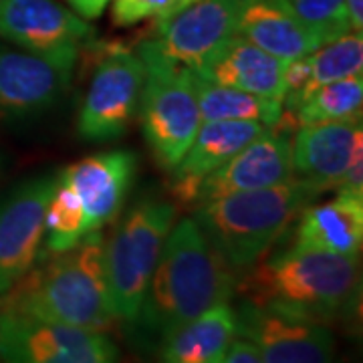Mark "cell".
Wrapping results in <instances>:
<instances>
[{"label": "cell", "instance_id": "6da1fadb", "mask_svg": "<svg viewBox=\"0 0 363 363\" xmlns=\"http://www.w3.org/2000/svg\"><path fill=\"white\" fill-rule=\"evenodd\" d=\"M238 274L234 295L252 305L331 325L355 317L362 297L357 257L289 247L267 252Z\"/></svg>", "mask_w": 363, "mask_h": 363}, {"label": "cell", "instance_id": "7a4b0ae2", "mask_svg": "<svg viewBox=\"0 0 363 363\" xmlns=\"http://www.w3.org/2000/svg\"><path fill=\"white\" fill-rule=\"evenodd\" d=\"M238 271L202 233L194 218L174 222L160 250L142 307L131 325L164 341L172 331L234 297Z\"/></svg>", "mask_w": 363, "mask_h": 363}, {"label": "cell", "instance_id": "3957f363", "mask_svg": "<svg viewBox=\"0 0 363 363\" xmlns=\"http://www.w3.org/2000/svg\"><path fill=\"white\" fill-rule=\"evenodd\" d=\"M104 252L101 230L85 234L65 252L40 250L30 271L0 295L2 311L107 331L117 317L105 279Z\"/></svg>", "mask_w": 363, "mask_h": 363}, {"label": "cell", "instance_id": "277c9868", "mask_svg": "<svg viewBox=\"0 0 363 363\" xmlns=\"http://www.w3.org/2000/svg\"><path fill=\"white\" fill-rule=\"evenodd\" d=\"M319 194L311 182L291 178L269 188L204 200L196 204L194 220L224 260L240 272L272 250Z\"/></svg>", "mask_w": 363, "mask_h": 363}, {"label": "cell", "instance_id": "5b68a950", "mask_svg": "<svg viewBox=\"0 0 363 363\" xmlns=\"http://www.w3.org/2000/svg\"><path fill=\"white\" fill-rule=\"evenodd\" d=\"M135 52L145 67L138 109L143 138L157 164L174 169L202 123L192 71L166 57L154 39L142 43Z\"/></svg>", "mask_w": 363, "mask_h": 363}, {"label": "cell", "instance_id": "8992f818", "mask_svg": "<svg viewBox=\"0 0 363 363\" xmlns=\"http://www.w3.org/2000/svg\"><path fill=\"white\" fill-rule=\"evenodd\" d=\"M176 214L178 210L168 200L142 198L105 242V279L117 321H135Z\"/></svg>", "mask_w": 363, "mask_h": 363}, {"label": "cell", "instance_id": "52a82bcc", "mask_svg": "<svg viewBox=\"0 0 363 363\" xmlns=\"http://www.w3.org/2000/svg\"><path fill=\"white\" fill-rule=\"evenodd\" d=\"M0 359L13 363H111L119 359L107 331L0 311Z\"/></svg>", "mask_w": 363, "mask_h": 363}, {"label": "cell", "instance_id": "ba28073f", "mask_svg": "<svg viewBox=\"0 0 363 363\" xmlns=\"http://www.w3.org/2000/svg\"><path fill=\"white\" fill-rule=\"evenodd\" d=\"M145 67L138 52L111 49L97 63L81 104L77 133L93 143L113 142L130 130L138 117Z\"/></svg>", "mask_w": 363, "mask_h": 363}, {"label": "cell", "instance_id": "9c48e42d", "mask_svg": "<svg viewBox=\"0 0 363 363\" xmlns=\"http://www.w3.org/2000/svg\"><path fill=\"white\" fill-rule=\"evenodd\" d=\"M95 28L57 0H0V39L16 49L77 63Z\"/></svg>", "mask_w": 363, "mask_h": 363}, {"label": "cell", "instance_id": "30bf717a", "mask_svg": "<svg viewBox=\"0 0 363 363\" xmlns=\"http://www.w3.org/2000/svg\"><path fill=\"white\" fill-rule=\"evenodd\" d=\"M57 180L55 174L30 178L0 200V295L37 262L45 242V210Z\"/></svg>", "mask_w": 363, "mask_h": 363}, {"label": "cell", "instance_id": "8fae6325", "mask_svg": "<svg viewBox=\"0 0 363 363\" xmlns=\"http://www.w3.org/2000/svg\"><path fill=\"white\" fill-rule=\"evenodd\" d=\"M236 335L250 339L260 351L262 363H325L335 353V337L329 325L295 315L238 303Z\"/></svg>", "mask_w": 363, "mask_h": 363}, {"label": "cell", "instance_id": "7c38bea8", "mask_svg": "<svg viewBox=\"0 0 363 363\" xmlns=\"http://www.w3.org/2000/svg\"><path fill=\"white\" fill-rule=\"evenodd\" d=\"M75 61L0 47V123L43 116L69 89Z\"/></svg>", "mask_w": 363, "mask_h": 363}, {"label": "cell", "instance_id": "4fadbf2b", "mask_svg": "<svg viewBox=\"0 0 363 363\" xmlns=\"http://www.w3.org/2000/svg\"><path fill=\"white\" fill-rule=\"evenodd\" d=\"M240 0H194L156 26L160 51L180 65H202L226 39L236 35Z\"/></svg>", "mask_w": 363, "mask_h": 363}, {"label": "cell", "instance_id": "5bb4252c", "mask_svg": "<svg viewBox=\"0 0 363 363\" xmlns=\"http://www.w3.org/2000/svg\"><path fill=\"white\" fill-rule=\"evenodd\" d=\"M138 172V156L128 150H109L65 168L59 178L75 192L85 214V233L104 230L128 198Z\"/></svg>", "mask_w": 363, "mask_h": 363}, {"label": "cell", "instance_id": "9a60e30c", "mask_svg": "<svg viewBox=\"0 0 363 363\" xmlns=\"http://www.w3.org/2000/svg\"><path fill=\"white\" fill-rule=\"evenodd\" d=\"M293 176L291 140L286 131L267 128L224 166L214 169L200 182L194 206L210 198L277 186L291 180Z\"/></svg>", "mask_w": 363, "mask_h": 363}, {"label": "cell", "instance_id": "2e32d148", "mask_svg": "<svg viewBox=\"0 0 363 363\" xmlns=\"http://www.w3.org/2000/svg\"><path fill=\"white\" fill-rule=\"evenodd\" d=\"M363 145L362 117L297 128L291 142L293 172L323 194L335 190L355 150Z\"/></svg>", "mask_w": 363, "mask_h": 363}, {"label": "cell", "instance_id": "e0dca14e", "mask_svg": "<svg viewBox=\"0 0 363 363\" xmlns=\"http://www.w3.org/2000/svg\"><path fill=\"white\" fill-rule=\"evenodd\" d=\"M264 130L267 125L259 121H202L188 152L184 154L180 164L172 169L174 194L188 204H194L200 182L214 169L224 166Z\"/></svg>", "mask_w": 363, "mask_h": 363}, {"label": "cell", "instance_id": "ac0fdd59", "mask_svg": "<svg viewBox=\"0 0 363 363\" xmlns=\"http://www.w3.org/2000/svg\"><path fill=\"white\" fill-rule=\"evenodd\" d=\"M285 61L262 51L250 40L234 35L222 43L196 73L222 85L262 95L269 99H285Z\"/></svg>", "mask_w": 363, "mask_h": 363}, {"label": "cell", "instance_id": "d6986e66", "mask_svg": "<svg viewBox=\"0 0 363 363\" xmlns=\"http://www.w3.org/2000/svg\"><path fill=\"white\" fill-rule=\"evenodd\" d=\"M236 35L285 63L319 49L289 0H240Z\"/></svg>", "mask_w": 363, "mask_h": 363}, {"label": "cell", "instance_id": "ffe728a7", "mask_svg": "<svg viewBox=\"0 0 363 363\" xmlns=\"http://www.w3.org/2000/svg\"><path fill=\"white\" fill-rule=\"evenodd\" d=\"M293 245L341 257H359L363 242V200L339 194L298 214Z\"/></svg>", "mask_w": 363, "mask_h": 363}, {"label": "cell", "instance_id": "44dd1931", "mask_svg": "<svg viewBox=\"0 0 363 363\" xmlns=\"http://www.w3.org/2000/svg\"><path fill=\"white\" fill-rule=\"evenodd\" d=\"M236 337V313L230 303L214 305L162 341L160 359L168 363H222Z\"/></svg>", "mask_w": 363, "mask_h": 363}, {"label": "cell", "instance_id": "7402d4cb", "mask_svg": "<svg viewBox=\"0 0 363 363\" xmlns=\"http://www.w3.org/2000/svg\"><path fill=\"white\" fill-rule=\"evenodd\" d=\"M190 71L202 121H259L267 128H274L283 116V101L279 99H269L230 85H222L196 73L194 69Z\"/></svg>", "mask_w": 363, "mask_h": 363}, {"label": "cell", "instance_id": "603a6c76", "mask_svg": "<svg viewBox=\"0 0 363 363\" xmlns=\"http://www.w3.org/2000/svg\"><path fill=\"white\" fill-rule=\"evenodd\" d=\"M363 75L339 79L313 89L293 111H283V119H289L293 128L343 121L362 117Z\"/></svg>", "mask_w": 363, "mask_h": 363}, {"label": "cell", "instance_id": "cb8c5ba5", "mask_svg": "<svg viewBox=\"0 0 363 363\" xmlns=\"http://www.w3.org/2000/svg\"><path fill=\"white\" fill-rule=\"evenodd\" d=\"M307 69H309V85L307 91L298 97V101L289 109L293 111L313 89L321 87L325 83H333L339 79L363 75V33H345L339 39L321 45L319 49L309 52L307 57Z\"/></svg>", "mask_w": 363, "mask_h": 363}, {"label": "cell", "instance_id": "d4e9b609", "mask_svg": "<svg viewBox=\"0 0 363 363\" xmlns=\"http://www.w3.org/2000/svg\"><path fill=\"white\" fill-rule=\"evenodd\" d=\"M85 234V214L81 202L75 192L59 178L45 210L47 242H43L40 250L65 252L75 247Z\"/></svg>", "mask_w": 363, "mask_h": 363}, {"label": "cell", "instance_id": "484cf974", "mask_svg": "<svg viewBox=\"0 0 363 363\" xmlns=\"http://www.w3.org/2000/svg\"><path fill=\"white\" fill-rule=\"evenodd\" d=\"M298 21L317 39L319 47L350 33L345 0H289Z\"/></svg>", "mask_w": 363, "mask_h": 363}, {"label": "cell", "instance_id": "4316f807", "mask_svg": "<svg viewBox=\"0 0 363 363\" xmlns=\"http://www.w3.org/2000/svg\"><path fill=\"white\" fill-rule=\"evenodd\" d=\"M180 0H116L113 21L117 26H131L145 18H166L178 9Z\"/></svg>", "mask_w": 363, "mask_h": 363}, {"label": "cell", "instance_id": "83f0119b", "mask_svg": "<svg viewBox=\"0 0 363 363\" xmlns=\"http://www.w3.org/2000/svg\"><path fill=\"white\" fill-rule=\"evenodd\" d=\"M335 190L339 194H347L363 200V145L355 150L350 166L345 169V174H343V178H341Z\"/></svg>", "mask_w": 363, "mask_h": 363}, {"label": "cell", "instance_id": "f1b7e54d", "mask_svg": "<svg viewBox=\"0 0 363 363\" xmlns=\"http://www.w3.org/2000/svg\"><path fill=\"white\" fill-rule=\"evenodd\" d=\"M222 363H262L259 347L250 339L236 335L222 355Z\"/></svg>", "mask_w": 363, "mask_h": 363}, {"label": "cell", "instance_id": "f546056e", "mask_svg": "<svg viewBox=\"0 0 363 363\" xmlns=\"http://www.w3.org/2000/svg\"><path fill=\"white\" fill-rule=\"evenodd\" d=\"M111 0H69V4L73 6V11L83 16L85 21H93V18H99L104 11L107 9Z\"/></svg>", "mask_w": 363, "mask_h": 363}, {"label": "cell", "instance_id": "4dcf8cb0", "mask_svg": "<svg viewBox=\"0 0 363 363\" xmlns=\"http://www.w3.org/2000/svg\"><path fill=\"white\" fill-rule=\"evenodd\" d=\"M345 16L353 33H363V0H345Z\"/></svg>", "mask_w": 363, "mask_h": 363}, {"label": "cell", "instance_id": "1f68e13d", "mask_svg": "<svg viewBox=\"0 0 363 363\" xmlns=\"http://www.w3.org/2000/svg\"><path fill=\"white\" fill-rule=\"evenodd\" d=\"M190 2H194V0H180L178 9H182V6H186V4H190ZM178 9H176V11H178ZM176 11H174V13H176Z\"/></svg>", "mask_w": 363, "mask_h": 363}, {"label": "cell", "instance_id": "d6a6232c", "mask_svg": "<svg viewBox=\"0 0 363 363\" xmlns=\"http://www.w3.org/2000/svg\"><path fill=\"white\" fill-rule=\"evenodd\" d=\"M0 311H2V303H0Z\"/></svg>", "mask_w": 363, "mask_h": 363}]
</instances>
